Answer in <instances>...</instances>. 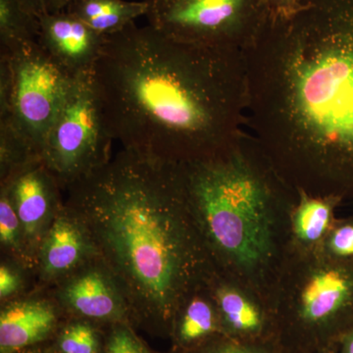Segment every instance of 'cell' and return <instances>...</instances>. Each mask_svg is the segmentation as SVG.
Instances as JSON below:
<instances>
[{"label":"cell","mask_w":353,"mask_h":353,"mask_svg":"<svg viewBox=\"0 0 353 353\" xmlns=\"http://www.w3.org/2000/svg\"><path fill=\"white\" fill-rule=\"evenodd\" d=\"M319 250L332 259L353 261V215L336 218Z\"/></svg>","instance_id":"cell-21"},{"label":"cell","mask_w":353,"mask_h":353,"mask_svg":"<svg viewBox=\"0 0 353 353\" xmlns=\"http://www.w3.org/2000/svg\"><path fill=\"white\" fill-rule=\"evenodd\" d=\"M343 353H353V330L348 333Z\"/></svg>","instance_id":"cell-28"},{"label":"cell","mask_w":353,"mask_h":353,"mask_svg":"<svg viewBox=\"0 0 353 353\" xmlns=\"http://www.w3.org/2000/svg\"><path fill=\"white\" fill-rule=\"evenodd\" d=\"M0 243L14 262L25 270H36V265L26 248L24 233L8 189L0 194Z\"/></svg>","instance_id":"cell-19"},{"label":"cell","mask_w":353,"mask_h":353,"mask_svg":"<svg viewBox=\"0 0 353 353\" xmlns=\"http://www.w3.org/2000/svg\"><path fill=\"white\" fill-rule=\"evenodd\" d=\"M19 1L26 10L39 18L43 13L50 12L52 0H19Z\"/></svg>","instance_id":"cell-25"},{"label":"cell","mask_w":353,"mask_h":353,"mask_svg":"<svg viewBox=\"0 0 353 353\" xmlns=\"http://www.w3.org/2000/svg\"><path fill=\"white\" fill-rule=\"evenodd\" d=\"M208 287L219 318L230 329L241 334L257 333L261 329L267 311L255 294L219 273Z\"/></svg>","instance_id":"cell-15"},{"label":"cell","mask_w":353,"mask_h":353,"mask_svg":"<svg viewBox=\"0 0 353 353\" xmlns=\"http://www.w3.org/2000/svg\"><path fill=\"white\" fill-rule=\"evenodd\" d=\"M178 336L185 343L201 340L217 328V307L208 287L196 290L179 311Z\"/></svg>","instance_id":"cell-18"},{"label":"cell","mask_w":353,"mask_h":353,"mask_svg":"<svg viewBox=\"0 0 353 353\" xmlns=\"http://www.w3.org/2000/svg\"><path fill=\"white\" fill-rule=\"evenodd\" d=\"M74 1H76V0H52L50 4V12L63 11L70 3Z\"/></svg>","instance_id":"cell-27"},{"label":"cell","mask_w":353,"mask_h":353,"mask_svg":"<svg viewBox=\"0 0 353 353\" xmlns=\"http://www.w3.org/2000/svg\"><path fill=\"white\" fill-rule=\"evenodd\" d=\"M57 323V305L50 299L10 301L0 312V352L16 353L46 340Z\"/></svg>","instance_id":"cell-13"},{"label":"cell","mask_w":353,"mask_h":353,"mask_svg":"<svg viewBox=\"0 0 353 353\" xmlns=\"http://www.w3.org/2000/svg\"><path fill=\"white\" fill-rule=\"evenodd\" d=\"M8 55L12 73L9 120L41 159L44 141L73 77L39 43Z\"/></svg>","instance_id":"cell-8"},{"label":"cell","mask_w":353,"mask_h":353,"mask_svg":"<svg viewBox=\"0 0 353 353\" xmlns=\"http://www.w3.org/2000/svg\"><path fill=\"white\" fill-rule=\"evenodd\" d=\"M246 126L283 178L353 197V0H309L267 19L243 51Z\"/></svg>","instance_id":"cell-1"},{"label":"cell","mask_w":353,"mask_h":353,"mask_svg":"<svg viewBox=\"0 0 353 353\" xmlns=\"http://www.w3.org/2000/svg\"><path fill=\"white\" fill-rule=\"evenodd\" d=\"M20 266L2 262L0 266V299L1 301L16 296L24 287V279Z\"/></svg>","instance_id":"cell-23"},{"label":"cell","mask_w":353,"mask_h":353,"mask_svg":"<svg viewBox=\"0 0 353 353\" xmlns=\"http://www.w3.org/2000/svg\"><path fill=\"white\" fill-rule=\"evenodd\" d=\"M27 353H43V352H34V350H31V352H28Z\"/></svg>","instance_id":"cell-29"},{"label":"cell","mask_w":353,"mask_h":353,"mask_svg":"<svg viewBox=\"0 0 353 353\" xmlns=\"http://www.w3.org/2000/svg\"><path fill=\"white\" fill-rule=\"evenodd\" d=\"M182 167L190 208L216 271L264 304L292 250L296 190L245 131L227 152Z\"/></svg>","instance_id":"cell-4"},{"label":"cell","mask_w":353,"mask_h":353,"mask_svg":"<svg viewBox=\"0 0 353 353\" xmlns=\"http://www.w3.org/2000/svg\"><path fill=\"white\" fill-rule=\"evenodd\" d=\"M212 353H263L260 352L259 350H250L243 347H236V345H226L215 350Z\"/></svg>","instance_id":"cell-26"},{"label":"cell","mask_w":353,"mask_h":353,"mask_svg":"<svg viewBox=\"0 0 353 353\" xmlns=\"http://www.w3.org/2000/svg\"><path fill=\"white\" fill-rule=\"evenodd\" d=\"M101 36L117 34L145 16L148 3L127 0H76L65 9Z\"/></svg>","instance_id":"cell-16"},{"label":"cell","mask_w":353,"mask_h":353,"mask_svg":"<svg viewBox=\"0 0 353 353\" xmlns=\"http://www.w3.org/2000/svg\"><path fill=\"white\" fill-rule=\"evenodd\" d=\"M296 203L290 214L292 248L299 250L320 248L336 221V210L343 199L317 196L296 190Z\"/></svg>","instance_id":"cell-14"},{"label":"cell","mask_w":353,"mask_h":353,"mask_svg":"<svg viewBox=\"0 0 353 353\" xmlns=\"http://www.w3.org/2000/svg\"><path fill=\"white\" fill-rule=\"evenodd\" d=\"M309 0H267L268 18L284 19L292 17L308 3Z\"/></svg>","instance_id":"cell-24"},{"label":"cell","mask_w":353,"mask_h":353,"mask_svg":"<svg viewBox=\"0 0 353 353\" xmlns=\"http://www.w3.org/2000/svg\"><path fill=\"white\" fill-rule=\"evenodd\" d=\"M113 141L92 72L73 77L44 141L41 162L67 190L108 163Z\"/></svg>","instance_id":"cell-6"},{"label":"cell","mask_w":353,"mask_h":353,"mask_svg":"<svg viewBox=\"0 0 353 353\" xmlns=\"http://www.w3.org/2000/svg\"><path fill=\"white\" fill-rule=\"evenodd\" d=\"M148 25L182 43L243 52L268 19L267 0H146Z\"/></svg>","instance_id":"cell-7"},{"label":"cell","mask_w":353,"mask_h":353,"mask_svg":"<svg viewBox=\"0 0 353 353\" xmlns=\"http://www.w3.org/2000/svg\"><path fill=\"white\" fill-rule=\"evenodd\" d=\"M95 259L99 255L87 228L63 203L39 246L36 270L39 278L55 284Z\"/></svg>","instance_id":"cell-12"},{"label":"cell","mask_w":353,"mask_h":353,"mask_svg":"<svg viewBox=\"0 0 353 353\" xmlns=\"http://www.w3.org/2000/svg\"><path fill=\"white\" fill-rule=\"evenodd\" d=\"M92 80L114 141L178 164L227 152L246 126L243 52L136 23L106 37Z\"/></svg>","instance_id":"cell-2"},{"label":"cell","mask_w":353,"mask_h":353,"mask_svg":"<svg viewBox=\"0 0 353 353\" xmlns=\"http://www.w3.org/2000/svg\"><path fill=\"white\" fill-rule=\"evenodd\" d=\"M39 43L70 76L92 73L101 57L106 37L67 12H46L39 17Z\"/></svg>","instance_id":"cell-11"},{"label":"cell","mask_w":353,"mask_h":353,"mask_svg":"<svg viewBox=\"0 0 353 353\" xmlns=\"http://www.w3.org/2000/svg\"><path fill=\"white\" fill-rule=\"evenodd\" d=\"M12 197L16 212L22 225L26 248L36 265L44 234L59 208L63 205L59 187L54 176L37 161L29 165L6 183H1Z\"/></svg>","instance_id":"cell-10"},{"label":"cell","mask_w":353,"mask_h":353,"mask_svg":"<svg viewBox=\"0 0 353 353\" xmlns=\"http://www.w3.org/2000/svg\"><path fill=\"white\" fill-rule=\"evenodd\" d=\"M39 18L19 0H0V53H11L39 43Z\"/></svg>","instance_id":"cell-17"},{"label":"cell","mask_w":353,"mask_h":353,"mask_svg":"<svg viewBox=\"0 0 353 353\" xmlns=\"http://www.w3.org/2000/svg\"><path fill=\"white\" fill-rule=\"evenodd\" d=\"M267 312L284 311L304 326L353 329V261L321 250H290L264 299Z\"/></svg>","instance_id":"cell-5"},{"label":"cell","mask_w":353,"mask_h":353,"mask_svg":"<svg viewBox=\"0 0 353 353\" xmlns=\"http://www.w3.org/2000/svg\"><path fill=\"white\" fill-rule=\"evenodd\" d=\"M58 347L61 353H99V334L87 322L71 323L60 334Z\"/></svg>","instance_id":"cell-20"},{"label":"cell","mask_w":353,"mask_h":353,"mask_svg":"<svg viewBox=\"0 0 353 353\" xmlns=\"http://www.w3.org/2000/svg\"><path fill=\"white\" fill-rule=\"evenodd\" d=\"M67 192L65 203L87 228L130 316L170 323L217 273L182 164L123 148Z\"/></svg>","instance_id":"cell-3"},{"label":"cell","mask_w":353,"mask_h":353,"mask_svg":"<svg viewBox=\"0 0 353 353\" xmlns=\"http://www.w3.org/2000/svg\"><path fill=\"white\" fill-rule=\"evenodd\" d=\"M58 303L81 317L125 323L130 317L126 299L112 274L95 259L55 283Z\"/></svg>","instance_id":"cell-9"},{"label":"cell","mask_w":353,"mask_h":353,"mask_svg":"<svg viewBox=\"0 0 353 353\" xmlns=\"http://www.w3.org/2000/svg\"><path fill=\"white\" fill-rule=\"evenodd\" d=\"M106 353H148L143 343L125 323H116Z\"/></svg>","instance_id":"cell-22"}]
</instances>
